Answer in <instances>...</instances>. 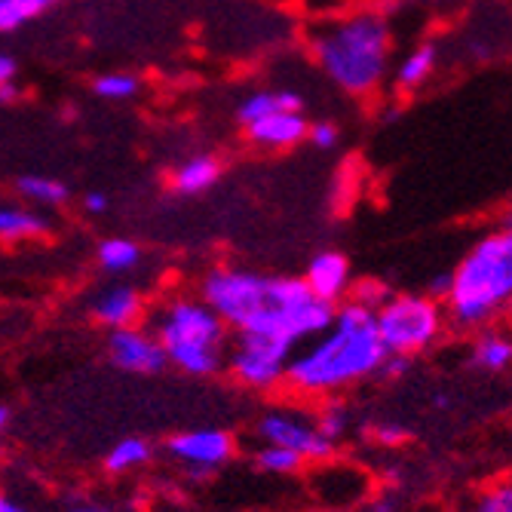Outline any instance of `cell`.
Masks as SVG:
<instances>
[{"label": "cell", "instance_id": "8d00e7d4", "mask_svg": "<svg viewBox=\"0 0 512 512\" xmlns=\"http://www.w3.org/2000/svg\"><path fill=\"white\" fill-rule=\"evenodd\" d=\"M500 224L512 230V197L506 200V206H503V212H500Z\"/></svg>", "mask_w": 512, "mask_h": 512}, {"label": "cell", "instance_id": "d6986e66", "mask_svg": "<svg viewBox=\"0 0 512 512\" xmlns=\"http://www.w3.org/2000/svg\"><path fill=\"white\" fill-rule=\"evenodd\" d=\"M16 191L34 209H59L71 200V191L65 181H59L53 175H40V172L22 175L16 181Z\"/></svg>", "mask_w": 512, "mask_h": 512}, {"label": "cell", "instance_id": "74e56055", "mask_svg": "<svg viewBox=\"0 0 512 512\" xmlns=\"http://www.w3.org/2000/svg\"><path fill=\"white\" fill-rule=\"evenodd\" d=\"M68 512H111V509H105V506H74Z\"/></svg>", "mask_w": 512, "mask_h": 512}, {"label": "cell", "instance_id": "d4e9b609", "mask_svg": "<svg viewBox=\"0 0 512 512\" xmlns=\"http://www.w3.org/2000/svg\"><path fill=\"white\" fill-rule=\"evenodd\" d=\"M92 89H96V96L105 99V102H129V99L138 96V92H142V80H138L135 74H129V71H108V74L96 77Z\"/></svg>", "mask_w": 512, "mask_h": 512}, {"label": "cell", "instance_id": "d590c367", "mask_svg": "<svg viewBox=\"0 0 512 512\" xmlns=\"http://www.w3.org/2000/svg\"><path fill=\"white\" fill-rule=\"evenodd\" d=\"M10 408L7 405H0V445H4V439H7V430H10Z\"/></svg>", "mask_w": 512, "mask_h": 512}, {"label": "cell", "instance_id": "4316f807", "mask_svg": "<svg viewBox=\"0 0 512 512\" xmlns=\"http://www.w3.org/2000/svg\"><path fill=\"white\" fill-rule=\"evenodd\" d=\"M307 142L316 151H335L341 145V126L335 120H313L307 126Z\"/></svg>", "mask_w": 512, "mask_h": 512}, {"label": "cell", "instance_id": "603a6c76", "mask_svg": "<svg viewBox=\"0 0 512 512\" xmlns=\"http://www.w3.org/2000/svg\"><path fill=\"white\" fill-rule=\"evenodd\" d=\"M467 512H512V476H503V479L482 485L470 497Z\"/></svg>", "mask_w": 512, "mask_h": 512}, {"label": "cell", "instance_id": "f546056e", "mask_svg": "<svg viewBox=\"0 0 512 512\" xmlns=\"http://www.w3.org/2000/svg\"><path fill=\"white\" fill-rule=\"evenodd\" d=\"M408 371V359L405 356H387L384 359V365H381V371H378V378H384V381H399L402 375Z\"/></svg>", "mask_w": 512, "mask_h": 512}, {"label": "cell", "instance_id": "484cf974", "mask_svg": "<svg viewBox=\"0 0 512 512\" xmlns=\"http://www.w3.org/2000/svg\"><path fill=\"white\" fill-rule=\"evenodd\" d=\"M255 463L261 473H270V476H295V473H301L307 460L283 445H261L255 454Z\"/></svg>", "mask_w": 512, "mask_h": 512}, {"label": "cell", "instance_id": "f1b7e54d", "mask_svg": "<svg viewBox=\"0 0 512 512\" xmlns=\"http://www.w3.org/2000/svg\"><path fill=\"white\" fill-rule=\"evenodd\" d=\"M350 298L359 301V304H365V307H371V310H378L390 298V289L381 286V283H375V279H368V283H359V286L350 289Z\"/></svg>", "mask_w": 512, "mask_h": 512}, {"label": "cell", "instance_id": "52a82bcc", "mask_svg": "<svg viewBox=\"0 0 512 512\" xmlns=\"http://www.w3.org/2000/svg\"><path fill=\"white\" fill-rule=\"evenodd\" d=\"M224 368L249 390H276L286 384V371L295 356V344L255 332H230Z\"/></svg>", "mask_w": 512, "mask_h": 512}, {"label": "cell", "instance_id": "9a60e30c", "mask_svg": "<svg viewBox=\"0 0 512 512\" xmlns=\"http://www.w3.org/2000/svg\"><path fill=\"white\" fill-rule=\"evenodd\" d=\"M470 365L485 371V375H500L512 365V329L494 322L473 332L470 341Z\"/></svg>", "mask_w": 512, "mask_h": 512}, {"label": "cell", "instance_id": "836d02e7", "mask_svg": "<svg viewBox=\"0 0 512 512\" xmlns=\"http://www.w3.org/2000/svg\"><path fill=\"white\" fill-rule=\"evenodd\" d=\"M19 96H22L19 80H13V83H7V86H0V105H13Z\"/></svg>", "mask_w": 512, "mask_h": 512}, {"label": "cell", "instance_id": "83f0119b", "mask_svg": "<svg viewBox=\"0 0 512 512\" xmlns=\"http://www.w3.org/2000/svg\"><path fill=\"white\" fill-rule=\"evenodd\" d=\"M365 436L381 445V448H396L402 442H408V430L396 421H375V424H368L365 427Z\"/></svg>", "mask_w": 512, "mask_h": 512}, {"label": "cell", "instance_id": "6da1fadb", "mask_svg": "<svg viewBox=\"0 0 512 512\" xmlns=\"http://www.w3.org/2000/svg\"><path fill=\"white\" fill-rule=\"evenodd\" d=\"M200 298L224 319L230 332L270 335L295 347L322 335L335 319V304L316 298L304 276L215 267L203 276Z\"/></svg>", "mask_w": 512, "mask_h": 512}, {"label": "cell", "instance_id": "44dd1931", "mask_svg": "<svg viewBox=\"0 0 512 512\" xmlns=\"http://www.w3.org/2000/svg\"><path fill=\"white\" fill-rule=\"evenodd\" d=\"M154 457V445L148 439H138V436H129L123 442H117L108 457H105V470L120 476V473H132L138 467H145V463Z\"/></svg>", "mask_w": 512, "mask_h": 512}, {"label": "cell", "instance_id": "3957f363", "mask_svg": "<svg viewBox=\"0 0 512 512\" xmlns=\"http://www.w3.org/2000/svg\"><path fill=\"white\" fill-rule=\"evenodd\" d=\"M396 34L384 10L353 7L325 16L307 31V53L319 74L350 99H371L393 68Z\"/></svg>", "mask_w": 512, "mask_h": 512}, {"label": "cell", "instance_id": "d6a6232c", "mask_svg": "<svg viewBox=\"0 0 512 512\" xmlns=\"http://www.w3.org/2000/svg\"><path fill=\"white\" fill-rule=\"evenodd\" d=\"M16 74H19L16 59H13V56H7V53H0V86L13 83V80H16Z\"/></svg>", "mask_w": 512, "mask_h": 512}, {"label": "cell", "instance_id": "e0dca14e", "mask_svg": "<svg viewBox=\"0 0 512 512\" xmlns=\"http://www.w3.org/2000/svg\"><path fill=\"white\" fill-rule=\"evenodd\" d=\"M276 111H304V96L298 89H252L237 105V120L249 126Z\"/></svg>", "mask_w": 512, "mask_h": 512}, {"label": "cell", "instance_id": "5b68a950", "mask_svg": "<svg viewBox=\"0 0 512 512\" xmlns=\"http://www.w3.org/2000/svg\"><path fill=\"white\" fill-rule=\"evenodd\" d=\"M151 332L166 350V359L194 378H212L224 368L230 329L203 298H172L154 319Z\"/></svg>", "mask_w": 512, "mask_h": 512}, {"label": "cell", "instance_id": "2e32d148", "mask_svg": "<svg viewBox=\"0 0 512 512\" xmlns=\"http://www.w3.org/2000/svg\"><path fill=\"white\" fill-rule=\"evenodd\" d=\"M218 178H221V160L215 154H194L172 169L169 184L181 197H200L215 188Z\"/></svg>", "mask_w": 512, "mask_h": 512}, {"label": "cell", "instance_id": "277c9868", "mask_svg": "<svg viewBox=\"0 0 512 512\" xmlns=\"http://www.w3.org/2000/svg\"><path fill=\"white\" fill-rule=\"evenodd\" d=\"M512 301V230L497 224L451 270V289L442 301L448 325L457 332H479L503 319Z\"/></svg>", "mask_w": 512, "mask_h": 512}, {"label": "cell", "instance_id": "7c38bea8", "mask_svg": "<svg viewBox=\"0 0 512 512\" xmlns=\"http://www.w3.org/2000/svg\"><path fill=\"white\" fill-rule=\"evenodd\" d=\"M307 126L310 120L304 117V111H276L243 129L249 142L261 151H292L307 142Z\"/></svg>", "mask_w": 512, "mask_h": 512}, {"label": "cell", "instance_id": "cb8c5ba5", "mask_svg": "<svg viewBox=\"0 0 512 512\" xmlns=\"http://www.w3.org/2000/svg\"><path fill=\"white\" fill-rule=\"evenodd\" d=\"M56 0H0V34H10L25 22L43 16Z\"/></svg>", "mask_w": 512, "mask_h": 512}, {"label": "cell", "instance_id": "1f68e13d", "mask_svg": "<svg viewBox=\"0 0 512 512\" xmlns=\"http://www.w3.org/2000/svg\"><path fill=\"white\" fill-rule=\"evenodd\" d=\"M83 209H86L89 215H105V212H108V194H102V191H89V194L83 197Z\"/></svg>", "mask_w": 512, "mask_h": 512}, {"label": "cell", "instance_id": "ab89813d", "mask_svg": "<svg viewBox=\"0 0 512 512\" xmlns=\"http://www.w3.org/2000/svg\"><path fill=\"white\" fill-rule=\"evenodd\" d=\"M448 405H451V402H448L445 396H436V408H448Z\"/></svg>", "mask_w": 512, "mask_h": 512}, {"label": "cell", "instance_id": "5bb4252c", "mask_svg": "<svg viewBox=\"0 0 512 512\" xmlns=\"http://www.w3.org/2000/svg\"><path fill=\"white\" fill-rule=\"evenodd\" d=\"M439 62H442L439 43H433V40L417 43L414 50H408L399 59V65L393 68V86H396V92H402V96H411V92L424 89L436 77Z\"/></svg>", "mask_w": 512, "mask_h": 512}, {"label": "cell", "instance_id": "8992f818", "mask_svg": "<svg viewBox=\"0 0 512 512\" xmlns=\"http://www.w3.org/2000/svg\"><path fill=\"white\" fill-rule=\"evenodd\" d=\"M375 325L387 356H417L430 350L448 325L442 301L427 292H390V298L375 310Z\"/></svg>", "mask_w": 512, "mask_h": 512}, {"label": "cell", "instance_id": "e575fe53", "mask_svg": "<svg viewBox=\"0 0 512 512\" xmlns=\"http://www.w3.org/2000/svg\"><path fill=\"white\" fill-rule=\"evenodd\" d=\"M0 512H31L25 503H19V500H13L10 494H4L0 491Z\"/></svg>", "mask_w": 512, "mask_h": 512}, {"label": "cell", "instance_id": "7a4b0ae2", "mask_svg": "<svg viewBox=\"0 0 512 512\" xmlns=\"http://www.w3.org/2000/svg\"><path fill=\"white\" fill-rule=\"evenodd\" d=\"M387 359L375 310L347 298L335 304V319L322 335L301 344L289 362L286 387L301 399L341 396L347 387L378 378Z\"/></svg>", "mask_w": 512, "mask_h": 512}, {"label": "cell", "instance_id": "ac0fdd59", "mask_svg": "<svg viewBox=\"0 0 512 512\" xmlns=\"http://www.w3.org/2000/svg\"><path fill=\"white\" fill-rule=\"evenodd\" d=\"M46 230H50V221H46L34 206L0 203V243L40 240Z\"/></svg>", "mask_w": 512, "mask_h": 512}, {"label": "cell", "instance_id": "4dcf8cb0", "mask_svg": "<svg viewBox=\"0 0 512 512\" xmlns=\"http://www.w3.org/2000/svg\"><path fill=\"white\" fill-rule=\"evenodd\" d=\"M448 289H451V270L448 273H439L430 279V286H427V295L436 298V301H445L448 298Z\"/></svg>", "mask_w": 512, "mask_h": 512}, {"label": "cell", "instance_id": "8fae6325", "mask_svg": "<svg viewBox=\"0 0 512 512\" xmlns=\"http://www.w3.org/2000/svg\"><path fill=\"white\" fill-rule=\"evenodd\" d=\"M304 283L316 298L329 301V304L347 301L350 289H353V270H350L347 255L338 249H325V252L313 255L304 270Z\"/></svg>", "mask_w": 512, "mask_h": 512}, {"label": "cell", "instance_id": "ba28073f", "mask_svg": "<svg viewBox=\"0 0 512 512\" xmlns=\"http://www.w3.org/2000/svg\"><path fill=\"white\" fill-rule=\"evenodd\" d=\"M258 439L261 445H283L295 454H301L307 463H322L335 457V442H329L313 417H307L298 408H270L258 417Z\"/></svg>", "mask_w": 512, "mask_h": 512}, {"label": "cell", "instance_id": "9c48e42d", "mask_svg": "<svg viewBox=\"0 0 512 512\" xmlns=\"http://www.w3.org/2000/svg\"><path fill=\"white\" fill-rule=\"evenodd\" d=\"M108 356L114 368L126 371V375H160L169 365L157 335L151 329H142V325L114 329L108 338Z\"/></svg>", "mask_w": 512, "mask_h": 512}, {"label": "cell", "instance_id": "4fadbf2b", "mask_svg": "<svg viewBox=\"0 0 512 512\" xmlns=\"http://www.w3.org/2000/svg\"><path fill=\"white\" fill-rule=\"evenodd\" d=\"M89 313H92V319L111 332L126 329V325H138V319L145 316V298L138 289L117 283V286H108L92 298Z\"/></svg>", "mask_w": 512, "mask_h": 512}, {"label": "cell", "instance_id": "30bf717a", "mask_svg": "<svg viewBox=\"0 0 512 512\" xmlns=\"http://www.w3.org/2000/svg\"><path fill=\"white\" fill-rule=\"evenodd\" d=\"M166 451L181 460L197 479L215 473L218 467L234 457V439L224 430H188V433H178L166 442Z\"/></svg>", "mask_w": 512, "mask_h": 512}, {"label": "cell", "instance_id": "7402d4cb", "mask_svg": "<svg viewBox=\"0 0 512 512\" xmlns=\"http://www.w3.org/2000/svg\"><path fill=\"white\" fill-rule=\"evenodd\" d=\"M96 258L108 273H126L142 261V246H138L135 240H126V237H108L99 243Z\"/></svg>", "mask_w": 512, "mask_h": 512}, {"label": "cell", "instance_id": "f35d334b", "mask_svg": "<svg viewBox=\"0 0 512 512\" xmlns=\"http://www.w3.org/2000/svg\"><path fill=\"white\" fill-rule=\"evenodd\" d=\"M503 325H506V329H512V301H509V307L503 313Z\"/></svg>", "mask_w": 512, "mask_h": 512}, {"label": "cell", "instance_id": "ffe728a7", "mask_svg": "<svg viewBox=\"0 0 512 512\" xmlns=\"http://www.w3.org/2000/svg\"><path fill=\"white\" fill-rule=\"evenodd\" d=\"M313 421H316V427H319V433L325 439L338 445L350 433V427H353V411H350V405L341 396H329V399H319V408L313 414Z\"/></svg>", "mask_w": 512, "mask_h": 512}]
</instances>
